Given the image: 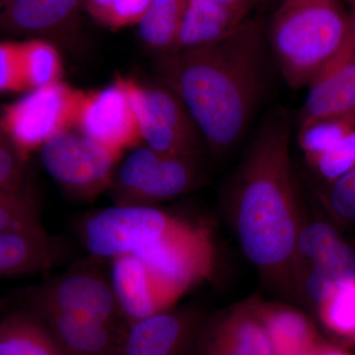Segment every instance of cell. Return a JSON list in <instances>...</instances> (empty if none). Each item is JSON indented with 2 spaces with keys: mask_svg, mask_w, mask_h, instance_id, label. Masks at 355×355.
I'll return each mask as SVG.
<instances>
[{
  "mask_svg": "<svg viewBox=\"0 0 355 355\" xmlns=\"http://www.w3.org/2000/svg\"><path fill=\"white\" fill-rule=\"evenodd\" d=\"M203 318L193 307L171 308L128 327L118 355H189Z\"/></svg>",
  "mask_w": 355,
  "mask_h": 355,
  "instance_id": "cell-12",
  "label": "cell"
},
{
  "mask_svg": "<svg viewBox=\"0 0 355 355\" xmlns=\"http://www.w3.org/2000/svg\"><path fill=\"white\" fill-rule=\"evenodd\" d=\"M203 181L198 158L168 155L139 146L120 161L108 191L114 205L155 207L190 193Z\"/></svg>",
  "mask_w": 355,
  "mask_h": 355,
  "instance_id": "cell-4",
  "label": "cell"
},
{
  "mask_svg": "<svg viewBox=\"0 0 355 355\" xmlns=\"http://www.w3.org/2000/svg\"><path fill=\"white\" fill-rule=\"evenodd\" d=\"M328 202L338 216L355 222V167L331 183Z\"/></svg>",
  "mask_w": 355,
  "mask_h": 355,
  "instance_id": "cell-33",
  "label": "cell"
},
{
  "mask_svg": "<svg viewBox=\"0 0 355 355\" xmlns=\"http://www.w3.org/2000/svg\"><path fill=\"white\" fill-rule=\"evenodd\" d=\"M320 306L324 323L343 335H355V282L336 287Z\"/></svg>",
  "mask_w": 355,
  "mask_h": 355,
  "instance_id": "cell-29",
  "label": "cell"
},
{
  "mask_svg": "<svg viewBox=\"0 0 355 355\" xmlns=\"http://www.w3.org/2000/svg\"><path fill=\"white\" fill-rule=\"evenodd\" d=\"M133 254L181 298L193 286L209 279L216 265V246L209 229L186 219Z\"/></svg>",
  "mask_w": 355,
  "mask_h": 355,
  "instance_id": "cell-10",
  "label": "cell"
},
{
  "mask_svg": "<svg viewBox=\"0 0 355 355\" xmlns=\"http://www.w3.org/2000/svg\"><path fill=\"white\" fill-rule=\"evenodd\" d=\"M349 10L350 25H352V34L355 44V0H343Z\"/></svg>",
  "mask_w": 355,
  "mask_h": 355,
  "instance_id": "cell-35",
  "label": "cell"
},
{
  "mask_svg": "<svg viewBox=\"0 0 355 355\" xmlns=\"http://www.w3.org/2000/svg\"><path fill=\"white\" fill-rule=\"evenodd\" d=\"M256 310L275 355H308L316 349V334L308 318L294 308L256 302Z\"/></svg>",
  "mask_w": 355,
  "mask_h": 355,
  "instance_id": "cell-20",
  "label": "cell"
},
{
  "mask_svg": "<svg viewBox=\"0 0 355 355\" xmlns=\"http://www.w3.org/2000/svg\"><path fill=\"white\" fill-rule=\"evenodd\" d=\"M25 90L19 42H0V94Z\"/></svg>",
  "mask_w": 355,
  "mask_h": 355,
  "instance_id": "cell-32",
  "label": "cell"
},
{
  "mask_svg": "<svg viewBox=\"0 0 355 355\" xmlns=\"http://www.w3.org/2000/svg\"><path fill=\"white\" fill-rule=\"evenodd\" d=\"M44 169L60 188L77 200H94L108 191L121 156L76 130L58 133L40 149Z\"/></svg>",
  "mask_w": 355,
  "mask_h": 355,
  "instance_id": "cell-8",
  "label": "cell"
},
{
  "mask_svg": "<svg viewBox=\"0 0 355 355\" xmlns=\"http://www.w3.org/2000/svg\"><path fill=\"white\" fill-rule=\"evenodd\" d=\"M0 355H62L50 329L29 310L0 319Z\"/></svg>",
  "mask_w": 355,
  "mask_h": 355,
  "instance_id": "cell-21",
  "label": "cell"
},
{
  "mask_svg": "<svg viewBox=\"0 0 355 355\" xmlns=\"http://www.w3.org/2000/svg\"><path fill=\"white\" fill-rule=\"evenodd\" d=\"M74 130L121 157L142 144L125 77H116L108 87L84 94Z\"/></svg>",
  "mask_w": 355,
  "mask_h": 355,
  "instance_id": "cell-11",
  "label": "cell"
},
{
  "mask_svg": "<svg viewBox=\"0 0 355 355\" xmlns=\"http://www.w3.org/2000/svg\"><path fill=\"white\" fill-rule=\"evenodd\" d=\"M184 219L149 205H113L79 224L81 242L97 260L133 254L157 241Z\"/></svg>",
  "mask_w": 355,
  "mask_h": 355,
  "instance_id": "cell-6",
  "label": "cell"
},
{
  "mask_svg": "<svg viewBox=\"0 0 355 355\" xmlns=\"http://www.w3.org/2000/svg\"><path fill=\"white\" fill-rule=\"evenodd\" d=\"M85 92L57 83L30 91L0 114L2 127L26 161L51 137L76 128Z\"/></svg>",
  "mask_w": 355,
  "mask_h": 355,
  "instance_id": "cell-9",
  "label": "cell"
},
{
  "mask_svg": "<svg viewBox=\"0 0 355 355\" xmlns=\"http://www.w3.org/2000/svg\"><path fill=\"white\" fill-rule=\"evenodd\" d=\"M340 242L336 229L326 222L315 221L302 225L296 239L293 270L299 261H310L312 266Z\"/></svg>",
  "mask_w": 355,
  "mask_h": 355,
  "instance_id": "cell-28",
  "label": "cell"
},
{
  "mask_svg": "<svg viewBox=\"0 0 355 355\" xmlns=\"http://www.w3.org/2000/svg\"><path fill=\"white\" fill-rule=\"evenodd\" d=\"M0 231L48 235L34 203L24 193L0 190Z\"/></svg>",
  "mask_w": 355,
  "mask_h": 355,
  "instance_id": "cell-26",
  "label": "cell"
},
{
  "mask_svg": "<svg viewBox=\"0 0 355 355\" xmlns=\"http://www.w3.org/2000/svg\"><path fill=\"white\" fill-rule=\"evenodd\" d=\"M350 282H355V250L340 242L311 266L303 287L308 298L319 305L336 287Z\"/></svg>",
  "mask_w": 355,
  "mask_h": 355,
  "instance_id": "cell-22",
  "label": "cell"
},
{
  "mask_svg": "<svg viewBox=\"0 0 355 355\" xmlns=\"http://www.w3.org/2000/svg\"><path fill=\"white\" fill-rule=\"evenodd\" d=\"M25 309L58 313L128 328L121 316L110 277L94 263L79 265L23 293Z\"/></svg>",
  "mask_w": 355,
  "mask_h": 355,
  "instance_id": "cell-5",
  "label": "cell"
},
{
  "mask_svg": "<svg viewBox=\"0 0 355 355\" xmlns=\"http://www.w3.org/2000/svg\"><path fill=\"white\" fill-rule=\"evenodd\" d=\"M7 0H0V8L3 7L4 4L6 3Z\"/></svg>",
  "mask_w": 355,
  "mask_h": 355,
  "instance_id": "cell-37",
  "label": "cell"
},
{
  "mask_svg": "<svg viewBox=\"0 0 355 355\" xmlns=\"http://www.w3.org/2000/svg\"><path fill=\"white\" fill-rule=\"evenodd\" d=\"M249 9L217 0H188L175 46L170 53L209 46L225 38L245 21Z\"/></svg>",
  "mask_w": 355,
  "mask_h": 355,
  "instance_id": "cell-18",
  "label": "cell"
},
{
  "mask_svg": "<svg viewBox=\"0 0 355 355\" xmlns=\"http://www.w3.org/2000/svg\"><path fill=\"white\" fill-rule=\"evenodd\" d=\"M308 355H345L343 352H338L335 349H322L319 347H316L312 352H310Z\"/></svg>",
  "mask_w": 355,
  "mask_h": 355,
  "instance_id": "cell-36",
  "label": "cell"
},
{
  "mask_svg": "<svg viewBox=\"0 0 355 355\" xmlns=\"http://www.w3.org/2000/svg\"><path fill=\"white\" fill-rule=\"evenodd\" d=\"M188 0H150L139 23L140 39L159 55L170 53L176 43Z\"/></svg>",
  "mask_w": 355,
  "mask_h": 355,
  "instance_id": "cell-23",
  "label": "cell"
},
{
  "mask_svg": "<svg viewBox=\"0 0 355 355\" xmlns=\"http://www.w3.org/2000/svg\"><path fill=\"white\" fill-rule=\"evenodd\" d=\"M20 50L27 90L60 83L62 60L53 44L44 39L32 38L20 42Z\"/></svg>",
  "mask_w": 355,
  "mask_h": 355,
  "instance_id": "cell-24",
  "label": "cell"
},
{
  "mask_svg": "<svg viewBox=\"0 0 355 355\" xmlns=\"http://www.w3.org/2000/svg\"><path fill=\"white\" fill-rule=\"evenodd\" d=\"M291 137V118L286 111L268 114L226 191L243 253L261 277L279 286L295 284L294 250L302 227Z\"/></svg>",
  "mask_w": 355,
  "mask_h": 355,
  "instance_id": "cell-2",
  "label": "cell"
},
{
  "mask_svg": "<svg viewBox=\"0 0 355 355\" xmlns=\"http://www.w3.org/2000/svg\"><path fill=\"white\" fill-rule=\"evenodd\" d=\"M324 181L333 183L355 167V132L310 163Z\"/></svg>",
  "mask_w": 355,
  "mask_h": 355,
  "instance_id": "cell-30",
  "label": "cell"
},
{
  "mask_svg": "<svg viewBox=\"0 0 355 355\" xmlns=\"http://www.w3.org/2000/svg\"><path fill=\"white\" fill-rule=\"evenodd\" d=\"M272 62L260 24L244 21L216 43L159 55L155 70L221 157L241 141L265 100Z\"/></svg>",
  "mask_w": 355,
  "mask_h": 355,
  "instance_id": "cell-1",
  "label": "cell"
},
{
  "mask_svg": "<svg viewBox=\"0 0 355 355\" xmlns=\"http://www.w3.org/2000/svg\"><path fill=\"white\" fill-rule=\"evenodd\" d=\"M55 245L49 235L0 231V277L48 272L58 260Z\"/></svg>",
  "mask_w": 355,
  "mask_h": 355,
  "instance_id": "cell-19",
  "label": "cell"
},
{
  "mask_svg": "<svg viewBox=\"0 0 355 355\" xmlns=\"http://www.w3.org/2000/svg\"><path fill=\"white\" fill-rule=\"evenodd\" d=\"M307 88L299 112L298 128L323 119L355 114V44L352 33Z\"/></svg>",
  "mask_w": 355,
  "mask_h": 355,
  "instance_id": "cell-13",
  "label": "cell"
},
{
  "mask_svg": "<svg viewBox=\"0 0 355 355\" xmlns=\"http://www.w3.org/2000/svg\"><path fill=\"white\" fill-rule=\"evenodd\" d=\"M150 0H85L91 17L111 29L139 25Z\"/></svg>",
  "mask_w": 355,
  "mask_h": 355,
  "instance_id": "cell-27",
  "label": "cell"
},
{
  "mask_svg": "<svg viewBox=\"0 0 355 355\" xmlns=\"http://www.w3.org/2000/svg\"><path fill=\"white\" fill-rule=\"evenodd\" d=\"M125 80L142 144L168 155L198 158L207 144L180 98L162 83Z\"/></svg>",
  "mask_w": 355,
  "mask_h": 355,
  "instance_id": "cell-7",
  "label": "cell"
},
{
  "mask_svg": "<svg viewBox=\"0 0 355 355\" xmlns=\"http://www.w3.org/2000/svg\"><path fill=\"white\" fill-rule=\"evenodd\" d=\"M35 315L50 329L62 355H118L128 330L72 315Z\"/></svg>",
  "mask_w": 355,
  "mask_h": 355,
  "instance_id": "cell-17",
  "label": "cell"
},
{
  "mask_svg": "<svg viewBox=\"0 0 355 355\" xmlns=\"http://www.w3.org/2000/svg\"><path fill=\"white\" fill-rule=\"evenodd\" d=\"M111 263L110 279L121 316L128 327L174 308L181 299L156 279L135 254L116 257Z\"/></svg>",
  "mask_w": 355,
  "mask_h": 355,
  "instance_id": "cell-14",
  "label": "cell"
},
{
  "mask_svg": "<svg viewBox=\"0 0 355 355\" xmlns=\"http://www.w3.org/2000/svg\"><path fill=\"white\" fill-rule=\"evenodd\" d=\"M193 355H275L256 310V301L203 322L191 349Z\"/></svg>",
  "mask_w": 355,
  "mask_h": 355,
  "instance_id": "cell-15",
  "label": "cell"
},
{
  "mask_svg": "<svg viewBox=\"0 0 355 355\" xmlns=\"http://www.w3.org/2000/svg\"><path fill=\"white\" fill-rule=\"evenodd\" d=\"M85 0H7L0 8V34L43 39L74 20Z\"/></svg>",
  "mask_w": 355,
  "mask_h": 355,
  "instance_id": "cell-16",
  "label": "cell"
},
{
  "mask_svg": "<svg viewBox=\"0 0 355 355\" xmlns=\"http://www.w3.org/2000/svg\"><path fill=\"white\" fill-rule=\"evenodd\" d=\"M217 1L228 6L250 9V7L253 6L254 0H217Z\"/></svg>",
  "mask_w": 355,
  "mask_h": 355,
  "instance_id": "cell-34",
  "label": "cell"
},
{
  "mask_svg": "<svg viewBox=\"0 0 355 355\" xmlns=\"http://www.w3.org/2000/svg\"><path fill=\"white\" fill-rule=\"evenodd\" d=\"M355 132V114L333 116L298 128V144L308 163Z\"/></svg>",
  "mask_w": 355,
  "mask_h": 355,
  "instance_id": "cell-25",
  "label": "cell"
},
{
  "mask_svg": "<svg viewBox=\"0 0 355 355\" xmlns=\"http://www.w3.org/2000/svg\"><path fill=\"white\" fill-rule=\"evenodd\" d=\"M26 160L0 121V190L24 193Z\"/></svg>",
  "mask_w": 355,
  "mask_h": 355,
  "instance_id": "cell-31",
  "label": "cell"
},
{
  "mask_svg": "<svg viewBox=\"0 0 355 355\" xmlns=\"http://www.w3.org/2000/svg\"><path fill=\"white\" fill-rule=\"evenodd\" d=\"M352 33L343 0H284L266 34L273 64L294 90L307 87Z\"/></svg>",
  "mask_w": 355,
  "mask_h": 355,
  "instance_id": "cell-3",
  "label": "cell"
}]
</instances>
